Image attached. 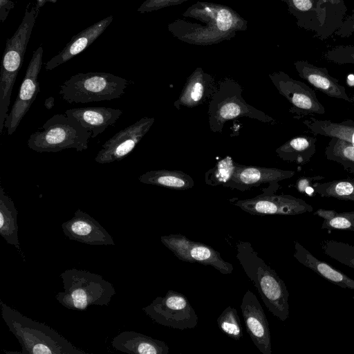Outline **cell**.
<instances>
[{
	"instance_id": "cell-1",
	"label": "cell",
	"mask_w": 354,
	"mask_h": 354,
	"mask_svg": "<svg viewBox=\"0 0 354 354\" xmlns=\"http://www.w3.org/2000/svg\"><path fill=\"white\" fill-rule=\"evenodd\" d=\"M247 29V21L229 6L198 1L168 25L177 39L194 45H212Z\"/></svg>"
},
{
	"instance_id": "cell-2",
	"label": "cell",
	"mask_w": 354,
	"mask_h": 354,
	"mask_svg": "<svg viewBox=\"0 0 354 354\" xmlns=\"http://www.w3.org/2000/svg\"><path fill=\"white\" fill-rule=\"evenodd\" d=\"M1 314L23 354H85L51 327L33 320L0 300Z\"/></svg>"
},
{
	"instance_id": "cell-3",
	"label": "cell",
	"mask_w": 354,
	"mask_h": 354,
	"mask_svg": "<svg viewBox=\"0 0 354 354\" xmlns=\"http://www.w3.org/2000/svg\"><path fill=\"white\" fill-rule=\"evenodd\" d=\"M236 248L237 259L265 306L273 315L286 321L289 317V293L284 281L258 256L251 243L239 241Z\"/></svg>"
},
{
	"instance_id": "cell-4",
	"label": "cell",
	"mask_w": 354,
	"mask_h": 354,
	"mask_svg": "<svg viewBox=\"0 0 354 354\" xmlns=\"http://www.w3.org/2000/svg\"><path fill=\"white\" fill-rule=\"evenodd\" d=\"M60 278L64 290L57 293L55 298L70 310L83 311L91 306H109L116 294L111 282L88 270L67 269Z\"/></svg>"
},
{
	"instance_id": "cell-5",
	"label": "cell",
	"mask_w": 354,
	"mask_h": 354,
	"mask_svg": "<svg viewBox=\"0 0 354 354\" xmlns=\"http://www.w3.org/2000/svg\"><path fill=\"white\" fill-rule=\"evenodd\" d=\"M36 5L27 6L22 21L13 35L6 40L0 72V134L8 115L12 88L24 62L32 30L38 16Z\"/></svg>"
},
{
	"instance_id": "cell-6",
	"label": "cell",
	"mask_w": 354,
	"mask_h": 354,
	"mask_svg": "<svg viewBox=\"0 0 354 354\" xmlns=\"http://www.w3.org/2000/svg\"><path fill=\"white\" fill-rule=\"evenodd\" d=\"M91 138L75 118L65 113H56L49 118L27 141L28 147L37 152H59L74 149L86 150Z\"/></svg>"
},
{
	"instance_id": "cell-7",
	"label": "cell",
	"mask_w": 354,
	"mask_h": 354,
	"mask_svg": "<svg viewBox=\"0 0 354 354\" xmlns=\"http://www.w3.org/2000/svg\"><path fill=\"white\" fill-rule=\"evenodd\" d=\"M242 88L235 80L225 78L217 88L208 104V123L212 131L221 133L227 121L248 117L261 122L274 124L275 120L251 106L242 96Z\"/></svg>"
},
{
	"instance_id": "cell-8",
	"label": "cell",
	"mask_w": 354,
	"mask_h": 354,
	"mask_svg": "<svg viewBox=\"0 0 354 354\" xmlns=\"http://www.w3.org/2000/svg\"><path fill=\"white\" fill-rule=\"evenodd\" d=\"M129 81L109 73H79L60 86L59 94L69 104H86L120 98Z\"/></svg>"
},
{
	"instance_id": "cell-9",
	"label": "cell",
	"mask_w": 354,
	"mask_h": 354,
	"mask_svg": "<svg viewBox=\"0 0 354 354\" xmlns=\"http://www.w3.org/2000/svg\"><path fill=\"white\" fill-rule=\"evenodd\" d=\"M142 310L156 323L171 328H194L198 321L187 297L174 290L157 297Z\"/></svg>"
},
{
	"instance_id": "cell-10",
	"label": "cell",
	"mask_w": 354,
	"mask_h": 354,
	"mask_svg": "<svg viewBox=\"0 0 354 354\" xmlns=\"http://www.w3.org/2000/svg\"><path fill=\"white\" fill-rule=\"evenodd\" d=\"M279 184H270L264 192L254 198L236 200L233 203L252 215L294 216L313 210L312 205L301 198L288 194H275Z\"/></svg>"
},
{
	"instance_id": "cell-11",
	"label": "cell",
	"mask_w": 354,
	"mask_h": 354,
	"mask_svg": "<svg viewBox=\"0 0 354 354\" xmlns=\"http://www.w3.org/2000/svg\"><path fill=\"white\" fill-rule=\"evenodd\" d=\"M269 77L278 92L292 104L290 113L299 118L325 113V108L315 91L306 84L292 78L283 71L271 73Z\"/></svg>"
},
{
	"instance_id": "cell-12",
	"label": "cell",
	"mask_w": 354,
	"mask_h": 354,
	"mask_svg": "<svg viewBox=\"0 0 354 354\" xmlns=\"http://www.w3.org/2000/svg\"><path fill=\"white\" fill-rule=\"evenodd\" d=\"M162 243L180 260L210 266L223 274H231L232 265L223 260L221 254L212 247L193 241L182 234H169L160 237Z\"/></svg>"
},
{
	"instance_id": "cell-13",
	"label": "cell",
	"mask_w": 354,
	"mask_h": 354,
	"mask_svg": "<svg viewBox=\"0 0 354 354\" xmlns=\"http://www.w3.org/2000/svg\"><path fill=\"white\" fill-rule=\"evenodd\" d=\"M43 53L42 46L33 53L18 95L5 120L4 127L7 129L8 136L15 131L39 92L38 77L41 68Z\"/></svg>"
},
{
	"instance_id": "cell-14",
	"label": "cell",
	"mask_w": 354,
	"mask_h": 354,
	"mask_svg": "<svg viewBox=\"0 0 354 354\" xmlns=\"http://www.w3.org/2000/svg\"><path fill=\"white\" fill-rule=\"evenodd\" d=\"M154 121V118L144 117L121 129L104 142L94 160L106 164L124 158L149 131Z\"/></svg>"
},
{
	"instance_id": "cell-15",
	"label": "cell",
	"mask_w": 354,
	"mask_h": 354,
	"mask_svg": "<svg viewBox=\"0 0 354 354\" xmlns=\"http://www.w3.org/2000/svg\"><path fill=\"white\" fill-rule=\"evenodd\" d=\"M240 307L246 331L254 344L263 354H271L268 321L257 297L250 290L244 294Z\"/></svg>"
},
{
	"instance_id": "cell-16",
	"label": "cell",
	"mask_w": 354,
	"mask_h": 354,
	"mask_svg": "<svg viewBox=\"0 0 354 354\" xmlns=\"http://www.w3.org/2000/svg\"><path fill=\"white\" fill-rule=\"evenodd\" d=\"M70 239L91 245H115L113 237L95 219L77 209L70 220L62 224Z\"/></svg>"
},
{
	"instance_id": "cell-17",
	"label": "cell",
	"mask_w": 354,
	"mask_h": 354,
	"mask_svg": "<svg viewBox=\"0 0 354 354\" xmlns=\"http://www.w3.org/2000/svg\"><path fill=\"white\" fill-rule=\"evenodd\" d=\"M295 174L291 170L243 165L236 162L234 171L224 186L244 192L263 183L277 184L292 178Z\"/></svg>"
},
{
	"instance_id": "cell-18",
	"label": "cell",
	"mask_w": 354,
	"mask_h": 354,
	"mask_svg": "<svg viewBox=\"0 0 354 354\" xmlns=\"http://www.w3.org/2000/svg\"><path fill=\"white\" fill-rule=\"evenodd\" d=\"M216 88L214 78L201 68H197L188 77L174 106L179 110L183 107L194 108L209 102Z\"/></svg>"
},
{
	"instance_id": "cell-19",
	"label": "cell",
	"mask_w": 354,
	"mask_h": 354,
	"mask_svg": "<svg viewBox=\"0 0 354 354\" xmlns=\"http://www.w3.org/2000/svg\"><path fill=\"white\" fill-rule=\"evenodd\" d=\"M294 66L300 77L328 97L354 102L347 94L345 87L328 73L326 68L315 66L306 60L297 61Z\"/></svg>"
},
{
	"instance_id": "cell-20",
	"label": "cell",
	"mask_w": 354,
	"mask_h": 354,
	"mask_svg": "<svg viewBox=\"0 0 354 354\" xmlns=\"http://www.w3.org/2000/svg\"><path fill=\"white\" fill-rule=\"evenodd\" d=\"M112 21L113 16L110 15L73 36L57 55L46 63V70L51 71L84 51L103 33Z\"/></svg>"
},
{
	"instance_id": "cell-21",
	"label": "cell",
	"mask_w": 354,
	"mask_h": 354,
	"mask_svg": "<svg viewBox=\"0 0 354 354\" xmlns=\"http://www.w3.org/2000/svg\"><path fill=\"white\" fill-rule=\"evenodd\" d=\"M122 113L119 109L88 106L67 109L64 113L75 118L94 138L113 125Z\"/></svg>"
},
{
	"instance_id": "cell-22",
	"label": "cell",
	"mask_w": 354,
	"mask_h": 354,
	"mask_svg": "<svg viewBox=\"0 0 354 354\" xmlns=\"http://www.w3.org/2000/svg\"><path fill=\"white\" fill-rule=\"evenodd\" d=\"M111 346L117 351L130 354H168L165 342L136 331H123L113 337Z\"/></svg>"
},
{
	"instance_id": "cell-23",
	"label": "cell",
	"mask_w": 354,
	"mask_h": 354,
	"mask_svg": "<svg viewBox=\"0 0 354 354\" xmlns=\"http://www.w3.org/2000/svg\"><path fill=\"white\" fill-rule=\"evenodd\" d=\"M293 257L320 277L343 288L354 290V279L327 263L317 259L299 242L295 241Z\"/></svg>"
},
{
	"instance_id": "cell-24",
	"label": "cell",
	"mask_w": 354,
	"mask_h": 354,
	"mask_svg": "<svg viewBox=\"0 0 354 354\" xmlns=\"http://www.w3.org/2000/svg\"><path fill=\"white\" fill-rule=\"evenodd\" d=\"M348 9L344 0H319L317 12L319 22L317 37L327 39L342 26Z\"/></svg>"
},
{
	"instance_id": "cell-25",
	"label": "cell",
	"mask_w": 354,
	"mask_h": 354,
	"mask_svg": "<svg viewBox=\"0 0 354 354\" xmlns=\"http://www.w3.org/2000/svg\"><path fill=\"white\" fill-rule=\"evenodd\" d=\"M316 142L317 139L313 136H297L279 147L275 152L284 161L304 165L315 153Z\"/></svg>"
},
{
	"instance_id": "cell-26",
	"label": "cell",
	"mask_w": 354,
	"mask_h": 354,
	"mask_svg": "<svg viewBox=\"0 0 354 354\" xmlns=\"http://www.w3.org/2000/svg\"><path fill=\"white\" fill-rule=\"evenodd\" d=\"M303 123L313 136L338 138L354 144V120L352 119L335 122L310 116Z\"/></svg>"
},
{
	"instance_id": "cell-27",
	"label": "cell",
	"mask_w": 354,
	"mask_h": 354,
	"mask_svg": "<svg viewBox=\"0 0 354 354\" xmlns=\"http://www.w3.org/2000/svg\"><path fill=\"white\" fill-rule=\"evenodd\" d=\"M18 212L13 201L0 187V235L9 244L14 245L21 254L18 236Z\"/></svg>"
},
{
	"instance_id": "cell-28",
	"label": "cell",
	"mask_w": 354,
	"mask_h": 354,
	"mask_svg": "<svg viewBox=\"0 0 354 354\" xmlns=\"http://www.w3.org/2000/svg\"><path fill=\"white\" fill-rule=\"evenodd\" d=\"M140 183L167 187L174 190H186L194 185L193 178L179 170L157 169L149 171L139 177Z\"/></svg>"
},
{
	"instance_id": "cell-29",
	"label": "cell",
	"mask_w": 354,
	"mask_h": 354,
	"mask_svg": "<svg viewBox=\"0 0 354 354\" xmlns=\"http://www.w3.org/2000/svg\"><path fill=\"white\" fill-rule=\"evenodd\" d=\"M286 3L288 12L297 19V26L314 32L317 36L319 22L317 12L319 0H281Z\"/></svg>"
},
{
	"instance_id": "cell-30",
	"label": "cell",
	"mask_w": 354,
	"mask_h": 354,
	"mask_svg": "<svg viewBox=\"0 0 354 354\" xmlns=\"http://www.w3.org/2000/svg\"><path fill=\"white\" fill-rule=\"evenodd\" d=\"M327 160L340 165L344 170L354 174V144L332 137L325 149Z\"/></svg>"
},
{
	"instance_id": "cell-31",
	"label": "cell",
	"mask_w": 354,
	"mask_h": 354,
	"mask_svg": "<svg viewBox=\"0 0 354 354\" xmlns=\"http://www.w3.org/2000/svg\"><path fill=\"white\" fill-rule=\"evenodd\" d=\"M313 191L322 197L354 201V180H334L325 183L316 182Z\"/></svg>"
},
{
	"instance_id": "cell-32",
	"label": "cell",
	"mask_w": 354,
	"mask_h": 354,
	"mask_svg": "<svg viewBox=\"0 0 354 354\" xmlns=\"http://www.w3.org/2000/svg\"><path fill=\"white\" fill-rule=\"evenodd\" d=\"M315 214L324 218L322 229L354 232V211L337 212L335 210L319 209Z\"/></svg>"
},
{
	"instance_id": "cell-33",
	"label": "cell",
	"mask_w": 354,
	"mask_h": 354,
	"mask_svg": "<svg viewBox=\"0 0 354 354\" xmlns=\"http://www.w3.org/2000/svg\"><path fill=\"white\" fill-rule=\"evenodd\" d=\"M324 253L334 260L354 269V246L347 243L327 240L322 243Z\"/></svg>"
},
{
	"instance_id": "cell-34",
	"label": "cell",
	"mask_w": 354,
	"mask_h": 354,
	"mask_svg": "<svg viewBox=\"0 0 354 354\" xmlns=\"http://www.w3.org/2000/svg\"><path fill=\"white\" fill-rule=\"evenodd\" d=\"M216 321L219 328L229 337L239 340L243 337V328L236 308L227 307Z\"/></svg>"
},
{
	"instance_id": "cell-35",
	"label": "cell",
	"mask_w": 354,
	"mask_h": 354,
	"mask_svg": "<svg viewBox=\"0 0 354 354\" xmlns=\"http://www.w3.org/2000/svg\"><path fill=\"white\" fill-rule=\"evenodd\" d=\"M235 163L230 157L221 160L205 174V182L212 186H224L231 178L235 169Z\"/></svg>"
},
{
	"instance_id": "cell-36",
	"label": "cell",
	"mask_w": 354,
	"mask_h": 354,
	"mask_svg": "<svg viewBox=\"0 0 354 354\" xmlns=\"http://www.w3.org/2000/svg\"><path fill=\"white\" fill-rule=\"evenodd\" d=\"M324 58L337 64H354V45L334 47L325 53Z\"/></svg>"
},
{
	"instance_id": "cell-37",
	"label": "cell",
	"mask_w": 354,
	"mask_h": 354,
	"mask_svg": "<svg viewBox=\"0 0 354 354\" xmlns=\"http://www.w3.org/2000/svg\"><path fill=\"white\" fill-rule=\"evenodd\" d=\"M188 0H146L138 8L139 13L156 11L166 7L176 6Z\"/></svg>"
},
{
	"instance_id": "cell-38",
	"label": "cell",
	"mask_w": 354,
	"mask_h": 354,
	"mask_svg": "<svg viewBox=\"0 0 354 354\" xmlns=\"http://www.w3.org/2000/svg\"><path fill=\"white\" fill-rule=\"evenodd\" d=\"M324 176L321 175L310 176H302L297 179L295 183V187L298 192L301 193H305L307 189L313 187V184L316 181L323 180Z\"/></svg>"
},
{
	"instance_id": "cell-39",
	"label": "cell",
	"mask_w": 354,
	"mask_h": 354,
	"mask_svg": "<svg viewBox=\"0 0 354 354\" xmlns=\"http://www.w3.org/2000/svg\"><path fill=\"white\" fill-rule=\"evenodd\" d=\"M354 34V15L344 19L342 26L337 30L335 35L341 38H346Z\"/></svg>"
},
{
	"instance_id": "cell-40",
	"label": "cell",
	"mask_w": 354,
	"mask_h": 354,
	"mask_svg": "<svg viewBox=\"0 0 354 354\" xmlns=\"http://www.w3.org/2000/svg\"><path fill=\"white\" fill-rule=\"evenodd\" d=\"M15 7L12 0H0V21L4 22L10 12Z\"/></svg>"
},
{
	"instance_id": "cell-41",
	"label": "cell",
	"mask_w": 354,
	"mask_h": 354,
	"mask_svg": "<svg viewBox=\"0 0 354 354\" xmlns=\"http://www.w3.org/2000/svg\"><path fill=\"white\" fill-rule=\"evenodd\" d=\"M55 104V100L53 97H50L47 98L44 102V105L46 109H50L53 107Z\"/></svg>"
},
{
	"instance_id": "cell-42",
	"label": "cell",
	"mask_w": 354,
	"mask_h": 354,
	"mask_svg": "<svg viewBox=\"0 0 354 354\" xmlns=\"http://www.w3.org/2000/svg\"><path fill=\"white\" fill-rule=\"evenodd\" d=\"M37 1V3H36V10L37 11L39 12V8L44 6V4L48 1H50V2H56V0H36Z\"/></svg>"
}]
</instances>
